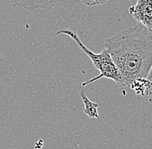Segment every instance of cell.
Wrapping results in <instances>:
<instances>
[{"instance_id": "cell-3", "label": "cell", "mask_w": 152, "mask_h": 149, "mask_svg": "<svg viewBox=\"0 0 152 149\" xmlns=\"http://www.w3.org/2000/svg\"><path fill=\"white\" fill-rule=\"evenodd\" d=\"M129 12L136 21L152 31V0H137Z\"/></svg>"}, {"instance_id": "cell-4", "label": "cell", "mask_w": 152, "mask_h": 149, "mask_svg": "<svg viewBox=\"0 0 152 149\" xmlns=\"http://www.w3.org/2000/svg\"><path fill=\"white\" fill-rule=\"evenodd\" d=\"M60 0H13L15 5L20 6L28 11L36 9H48L56 6Z\"/></svg>"}, {"instance_id": "cell-6", "label": "cell", "mask_w": 152, "mask_h": 149, "mask_svg": "<svg viewBox=\"0 0 152 149\" xmlns=\"http://www.w3.org/2000/svg\"><path fill=\"white\" fill-rule=\"evenodd\" d=\"M130 88L134 90L136 94L144 96L146 95L148 89L150 88V83L147 78H138L131 84Z\"/></svg>"}, {"instance_id": "cell-2", "label": "cell", "mask_w": 152, "mask_h": 149, "mask_svg": "<svg viewBox=\"0 0 152 149\" xmlns=\"http://www.w3.org/2000/svg\"><path fill=\"white\" fill-rule=\"evenodd\" d=\"M56 35L57 36L58 35H66V36H68L71 39H73L76 42V44L79 46V47L81 49V51L89 57V59L92 60V62L94 64V66L99 73V74L98 76L91 78L90 80L83 82L81 84V87H85L86 85L92 84L95 81L100 79L101 78L112 79L117 84L123 86V80H122L121 74H120L119 71L118 70L116 65L114 64L112 57L105 47L100 53H94L93 51H91L89 48H87L83 44V42L79 38L75 29H71V28L61 29L58 32H56Z\"/></svg>"}, {"instance_id": "cell-8", "label": "cell", "mask_w": 152, "mask_h": 149, "mask_svg": "<svg viewBox=\"0 0 152 149\" xmlns=\"http://www.w3.org/2000/svg\"><path fill=\"white\" fill-rule=\"evenodd\" d=\"M147 80L150 83V88L148 89V91L146 92V95L149 96V97H151L152 98V65L151 70H150V73L148 74V77H147Z\"/></svg>"}, {"instance_id": "cell-5", "label": "cell", "mask_w": 152, "mask_h": 149, "mask_svg": "<svg viewBox=\"0 0 152 149\" xmlns=\"http://www.w3.org/2000/svg\"><path fill=\"white\" fill-rule=\"evenodd\" d=\"M80 96L82 99V102L84 104V108H83V111L86 115L90 117V118H97L99 119V113H98V108H99V104L96 102L91 101L86 96L85 92L83 88L81 87V91Z\"/></svg>"}, {"instance_id": "cell-1", "label": "cell", "mask_w": 152, "mask_h": 149, "mask_svg": "<svg viewBox=\"0 0 152 149\" xmlns=\"http://www.w3.org/2000/svg\"><path fill=\"white\" fill-rule=\"evenodd\" d=\"M104 47L119 71L123 86L147 78L152 65V31L138 23L104 40Z\"/></svg>"}, {"instance_id": "cell-7", "label": "cell", "mask_w": 152, "mask_h": 149, "mask_svg": "<svg viewBox=\"0 0 152 149\" xmlns=\"http://www.w3.org/2000/svg\"><path fill=\"white\" fill-rule=\"evenodd\" d=\"M82 4L88 7H93V6H99L101 4H104L107 3L109 0H80Z\"/></svg>"}]
</instances>
